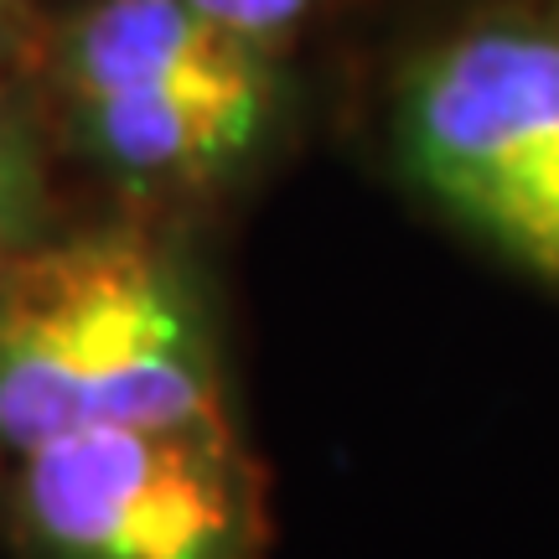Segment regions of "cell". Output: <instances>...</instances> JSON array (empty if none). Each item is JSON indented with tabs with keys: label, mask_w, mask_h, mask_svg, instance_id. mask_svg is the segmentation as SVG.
I'll return each instance as SVG.
<instances>
[{
	"label": "cell",
	"mask_w": 559,
	"mask_h": 559,
	"mask_svg": "<svg viewBox=\"0 0 559 559\" xmlns=\"http://www.w3.org/2000/svg\"><path fill=\"white\" fill-rule=\"evenodd\" d=\"M94 425L223 430L202 300L135 234L21 254L0 280V451L26 456Z\"/></svg>",
	"instance_id": "6da1fadb"
},
{
	"label": "cell",
	"mask_w": 559,
	"mask_h": 559,
	"mask_svg": "<svg viewBox=\"0 0 559 559\" xmlns=\"http://www.w3.org/2000/svg\"><path fill=\"white\" fill-rule=\"evenodd\" d=\"M400 151L461 228L559 285V16L436 47L404 83Z\"/></svg>",
	"instance_id": "7a4b0ae2"
},
{
	"label": "cell",
	"mask_w": 559,
	"mask_h": 559,
	"mask_svg": "<svg viewBox=\"0 0 559 559\" xmlns=\"http://www.w3.org/2000/svg\"><path fill=\"white\" fill-rule=\"evenodd\" d=\"M62 62L83 145L140 187L234 171L275 104L260 41L192 0H94Z\"/></svg>",
	"instance_id": "3957f363"
},
{
	"label": "cell",
	"mask_w": 559,
	"mask_h": 559,
	"mask_svg": "<svg viewBox=\"0 0 559 559\" xmlns=\"http://www.w3.org/2000/svg\"><path fill=\"white\" fill-rule=\"evenodd\" d=\"M16 519L52 559H249L223 430L94 425L16 456Z\"/></svg>",
	"instance_id": "277c9868"
},
{
	"label": "cell",
	"mask_w": 559,
	"mask_h": 559,
	"mask_svg": "<svg viewBox=\"0 0 559 559\" xmlns=\"http://www.w3.org/2000/svg\"><path fill=\"white\" fill-rule=\"evenodd\" d=\"M37 223V171H32V151L16 135V124L0 120V280L11 275V264L26 254Z\"/></svg>",
	"instance_id": "5b68a950"
},
{
	"label": "cell",
	"mask_w": 559,
	"mask_h": 559,
	"mask_svg": "<svg viewBox=\"0 0 559 559\" xmlns=\"http://www.w3.org/2000/svg\"><path fill=\"white\" fill-rule=\"evenodd\" d=\"M192 5L249 41L280 37V32H290V26L311 11V0H192Z\"/></svg>",
	"instance_id": "8992f818"
},
{
	"label": "cell",
	"mask_w": 559,
	"mask_h": 559,
	"mask_svg": "<svg viewBox=\"0 0 559 559\" xmlns=\"http://www.w3.org/2000/svg\"><path fill=\"white\" fill-rule=\"evenodd\" d=\"M11 11H16V0H0V47H5V32H11Z\"/></svg>",
	"instance_id": "52a82bcc"
}]
</instances>
